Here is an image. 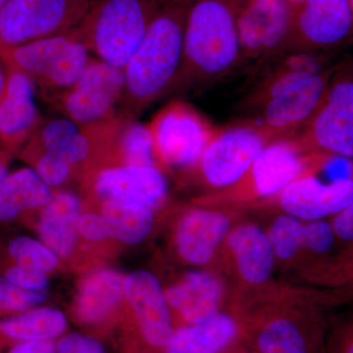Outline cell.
I'll use <instances>...</instances> for the list:
<instances>
[{
    "instance_id": "cell-12",
    "label": "cell",
    "mask_w": 353,
    "mask_h": 353,
    "mask_svg": "<svg viewBox=\"0 0 353 353\" xmlns=\"http://www.w3.org/2000/svg\"><path fill=\"white\" fill-rule=\"evenodd\" d=\"M292 22L289 0H236L241 61L260 62L287 52Z\"/></svg>"
},
{
    "instance_id": "cell-33",
    "label": "cell",
    "mask_w": 353,
    "mask_h": 353,
    "mask_svg": "<svg viewBox=\"0 0 353 353\" xmlns=\"http://www.w3.org/2000/svg\"><path fill=\"white\" fill-rule=\"evenodd\" d=\"M6 277L21 288L38 292H44L48 285L46 273L19 264L9 267Z\"/></svg>"
},
{
    "instance_id": "cell-6",
    "label": "cell",
    "mask_w": 353,
    "mask_h": 353,
    "mask_svg": "<svg viewBox=\"0 0 353 353\" xmlns=\"http://www.w3.org/2000/svg\"><path fill=\"white\" fill-rule=\"evenodd\" d=\"M162 170L196 173L202 154L217 130L196 109L174 101L148 123Z\"/></svg>"
},
{
    "instance_id": "cell-29",
    "label": "cell",
    "mask_w": 353,
    "mask_h": 353,
    "mask_svg": "<svg viewBox=\"0 0 353 353\" xmlns=\"http://www.w3.org/2000/svg\"><path fill=\"white\" fill-rule=\"evenodd\" d=\"M273 248L277 267L296 270L303 250L304 222L285 213L274 216L264 228Z\"/></svg>"
},
{
    "instance_id": "cell-14",
    "label": "cell",
    "mask_w": 353,
    "mask_h": 353,
    "mask_svg": "<svg viewBox=\"0 0 353 353\" xmlns=\"http://www.w3.org/2000/svg\"><path fill=\"white\" fill-rule=\"evenodd\" d=\"M353 12L350 0H303L294 14L287 52H319L350 37Z\"/></svg>"
},
{
    "instance_id": "cell-32",
    "label": "cell",
    "mask_w": 353,
    "mask_h": 353,
    "mask_svg": "<svg viewBox=\"0 0 353 353\" xmlns=\"http://www.w3.org/2000/svg\"><path fill=\"white\" fill-rule=\"evenodd\" d=\"M46 296V292L24 289L0 276V313L25 312L44 303Z\"/></svg>"
},
{
    "instance_id": "cell-20",
    "label": "cell",
    "mask_w": 353,
    "mask_h": 353,
    "mask_svg": "<svg viewBox=\"0 0 353 353\" xmlns=\"http://www.w3.org/2000/svg\"><path fill=\"white\" fill-rule=\"evenodd\" d=\"M6 72L0 97V148L14 153L22 150L43 119L32 81L15 70L6 68Z\"/></svg>"
},
{
    "instance_id": "cell-37",
    "label": "cell",
    "mask_w": 353,
    "mask_h": 353,
    "mask_svg": "<svg viewBox=\"0 0 353 353\" xmlns=\"http://www.w3.org/2000/svg\"><path fill=\"white\" fill-rule=\"evenodd\" d=\"M331 350L332 353H353V316L336 330Z\"/></svg>"
},
{
    "instance_id": "cell-16",
    "label": "cell",
    "mask_w": 353,
    "mask_h": 353,
    "mask_svg": "<svg viewBox=\"0 0 353 353\" xmlns=\"http://www.w3.org/2000/svg\"><path fill=\"white\" fill-rule=\"evenodd\" d=\"M164 294L171 313L182 322L181 326L206 321L233 301L231 288L217 269L185 272L164 289Z\"/></svg>"
},
{
    "instance_id": "cell-1",
    "label": "cell",
    "mask_w": 353,
    "mask_h": 353,
    "mask_svg": "<svg viewBox=\"0 0 353 353\" xmlns=\"http://www.w3.org/2000/svg\"><path fill=\"white\" fill-rule=\"evenodd\" d=\"M192 0H162L138 50L124 68L119 111L138 118L171 92L182 67L183 30Z\"/></svg>"
},
{
    "instance_id": "cell-21",
    "label": "cell",
    "mask_w": 353,
    "mask_h": 353,
    "mask_svg": "<svg viewBox=\"0 0 353 353\" xmlns=\"http://www.w3.org/2000/svg\"><path fill=\"white\" fill-rule=\"evenodd\" d=\"M20 152H48L61 158L88 176L94 157V143L88 126H79L68 118L43 119Z\"/></svg>"
},
{
    "instance_id": "cell-36",
    "label": "cell",
    "mask_w": 353,
    "mask_h": 353,
    "mask_svg": "<svg viewBox=\"0 0 353 353\" xmlns=\"http://www.w3.org/2000/svg\"><path fill=\"white\" fill-rule=\"evenodd\" d=\"M329 220L341 245L353 248V199L341 212Z\"/></svg>"
},
{
    "instance_id": "cell-13",
    "label": "cell",
    "mask_w": 353,
    "mask_h": 353,
    "mask_svg": "<svg viewBox=\"0 0 353 353\" xmlns=\"http://www.w3.org/2000/svg\"><path fill=\"white\" fill-rule=\"evenodd\" d=\"M310 152L353 158V81L330 83L324 101L297 137Z\"/></svg>"
},
{
    "instance_id": "cell-27",
    "label": "cell",
    "mask_w": 353,
    "mask_h": 353,
    "mask_svg": "<svg viewBox=\"0 0 353 353\" xmlns=\"http://www.w3.org/2000/svg\"><path fill=\"white\" fill-rule=\"evenodd\" d=\"M53 190L32 168L7 175L0 189V222H8L28 211L41 210L52 199Z\"/></svg>"
},
{
    "instance_id": "cell-28",
    "label": "cell",
    "mask_w": 353,
    "mask_h": 353,
    "mask_svg": "<svg viewBox=\"0 0 353 353\" xmlns=\"http://www.w3.org/2000/svg\"><path fill=\"white\" fill-rule=\"evenodd\" d=\"M101 202V213L110 229L111 238L127 245L143 243L152 233L155 212L152 209L129 202Z\"/></svg>"
},
{
    "instance_id": "cell-26",
    "label": "cell",
    "mask_w": 353,
    "mask_h": 353,
    "mask_svg": "<svg viewBox=\"0 0 353 353\" xmlns=\"http://www.w3.org/2000/svg\"><path fill=\"white\" fill-rule=\"evenodd\" d=\"M66 316L54 307H34L0 320V345L10 347L32 341H54L66 334Z\"/></svg>"
},
{
    "instance_id": "cell-10",
    "label": "cell",
    "mask_w": 353,
    "mask_h": 353,
    "mask_svg": "<svg viewBox=\"0 0 353 353\" xmlns=\"http://www.w3.org/2000/svg\"><path fill=\"white\" fill-rule=\"evenodd\" d=\"M90 6L92 0H8L0 11V43L18 46L66 34Z\"/></svg>"
},
{
    "instance_id": "cell-19",
    "label": "cell",
    "mask_w": 353,
    "mask_h": 353,
    "mask_svg": "<svg viewBox=\"0 0 353 353\" xmlns=\"http://www.w3.org/2000/svg\"><path fill=\"white\" fill-rule=\"evenodd\" d=\"M353 199V178L325 183L316 174L296 179L275 199L263 206L303 221L329 220L341 212Z\"/></svg>"
},
{
    "instance_id": "cell-34",
    "label": "cell",
    "mask_w": 353,
    "mask_h": 353,
    "mask_svg": "<svg viewBox=\"0 0 353 353\" xmlns=\"http://www.w3.org/2000/svg\"><path fill=\"white\" fill-rule=\"evenodd\" d=\"M57 353H106L101 341L80 333L64 334L57 341Z\"/></svg>"
},
{
    "instance_id": "cell-3",
    "label": "cell",
    "mask_w": 353,
    "mask_h": 353,
    "mask_svg": "<svg viewBox=\"0 0 353 353\" xmlns=\"http://www.w3.org/2000/svg\"><path fill=\"white\" fill-rule=\"evenodd\" d=\"M329 155L308 152L297 137L273 139L240 182L229 189L209 192L196 202L199 205L241 211L261 208L296 179L317 174Z\"/></svg>"
},
{
    "instance_id": "cell-15",
    "label": "cell",
    "mask_w": 353,
    "mask_h": 353,
    "mask_svg": "<svg viewBox=\"0 0 353 353\" xmlns=\"http://www.w3.org/2000/svg\"><path fill=\"white\" fill-rule=\"evenodd\" d=\"M124 296L131 307L132 326L143 347L164 353L173 336V316L164 289L150 272H132L124 281Z\"/></svg>"
},
{
    "instance_id": "cell-40",
    "label": "cell",
    "mask_w": 353,
    "mask_h": 353,
    "mask_svg": "<svg viewBox=\"0 0 353 353\" xmlns=\"http://www.w3.org/2000/svg\"><path fill=\"white\" fill-rule=\"evenodd\" d=\"M6 72L3 65L0 62V97L3 92L4 85H6Z\"/></svg>"
},
{
    "instance_id": "cell-7",
    "label": "cell",
    "mask_w": 353,
    "mask_h": 353,
    "mask_svg": "<svg viewBox=\"0 0 353 353\" xmlns=\"http://www.w3.org/2000/svg\"><path fill=\"white\" fill-rule=\"evenodd\" d=\"M276 267L264 228L243 218L239 221L223 243L217 265L231 288L232 303L273 285Z\"/></svg>"
},
{
    "instance_id": "cell-5",
    "label": "cell",
    "mask_w": 353,
    "mask_h": 353,
    "mask_svg": "<svg viewBox=\"0 0 353 353\" xmlns=\"http://www.w3.org/2000/svg\"><path fill=\"white\" fill-rule=\"evenodd\" d=\"M92 57L73 30L18 46L0 43L4 68L27 76L46 101L71 88Z\"/></svg>"
},
{
    "instance_id": "cell-35",
    "label": "cell",
    "mask_w": 353,
    "mask_h": 353,
    "mask_svg": "<svg viewBox=\"0 0 353 353\" xmlns=\"http://www.w3.org/2000/svg\"><path fill=\"white\" fill-rule=\"evenodd\" d=\"M79 236L92 243L111 238L108 221L101 213L88 212L81 215L78 222Z\"/></svg>"
},
{
    "instance_id": "cell-30",
    "label": "cell",
    "mask_w": 353,
    "mask_h": 353,
    "mask_svg": "<svg viewBox=\"0 0 353 353\" xmlns=\"http://www.w3.org/2000/svg\"><path fill=\"white\" fill-rule=\"evenodd\" d=\"M8 253L15 264L48 273L58 266L59 257L41 241L20 236L8 245Z\"/></svg>"
},
{
    "instance_id": "cell-23",
    "label": "cell",
    "mask_w": 353,
    "mask_h": 353,
    "mask_svg": "<svg viewBox=\"0 0 353 353\" xmlns=\"http://www.w3.org/2000/svg\"><path fill=\"white\" fill-rule=\"evenodd\" d=\"M41 211L38 233L41 243L60 259H67L78 241L80 199L69 190H53L52 199Z\"/></svg>"
},
{
    "instance_id": "cell-25",
    "label": "cell",
    "mask_w": 353,
    "mask_h": 353,
    "mask_svg": "<svg viewBox=\"0 0 353 353\" xmlns=\"http://www.w3.org/2000/svg\"><path fill=\"white\" fill-rule=\"evenodd\" d=\"M290 57L279 61L248 97L246 104L259 109L273 97L299 85L309 77L321 73L327 62L318 52H290Z\"/></svg>"
},
{
    "instance_id": "cell-22",
    "label": "cell",
    "mask_w": 353,
    "mask_h": 353,
    "mask_svg": "<svg viewBox=\"0 0 353 353\" xmlns=\"http://www.w3.org/2000/svg\"><path fill=\"white\" fill-rule=\"evenodd\" d=\"M125 277L113 269H99L81 283L74 301L73 317L83 326L108 321L124 296Z\"/></svg>"
},
{
    "instance_id": "cell-18",
    "label": "cell",
    "mask_w": 353,
    "mask_h": 353,
    "mask_svg": "<svg viewBox=\"0 0 353 353\" xmlns=\"http://www.w3.org/2000/svg\"><path fill=\"white\" fill-rule=\"evenodd\" d=\"M332 69L309 77L303 82L273 97L260 106L253 122L272 139L292 137L303 130L320 108L331 83Z\"/></svg>"
},
{
    "instance_id": "cell-31",
    "label": "cell",
    "mask_w": 353,
    "mask_h": 353,
    "mask_svg": "<svg viewBox=\"0 0 353 353\" xmlns=\"http://www.w3.org/2000/svg\"><path fill=\"white\" fill-rule=\"evenodd\" d=\"M20 157L32 165V168L51 190L62 187L77 171L63 159L50 153L20 152Z\"/></svg>"
},
{
    "instance_id": "cell-42",
    "label": "cell",
    "mask_w": 353,
    "mask_h": 353,
    "mask_svg": "<svg viewBox=\"0 0 353 353\" xmlns=\"http://www.w3.org/2000/svg\"><path fill=\"white\" fill-rule=\"evenodd\" d=\"M350 6H352V12H353V0H350Z\"/></svg>"
},
{
    "instance_id": "cell-8",
    "label": "cell",
    "mask_w": 353,
    "mask_h": 353,
    "mask_svg": "<svg viewBox=\"0 0 353 353\" xmlns=\"http://www.w3.org/2000/svg\"><path fill=\"white\" fill-rule=\"evenodd\" d=\"M124 88V69L92 57L71 88L46 102L79 126H90L119 113Z\"/></svg>"
},
{
    "instance_id": "cell-11",
    "label": "cell",
    "mask_w": 353,
    "mask_h": 353,
    "mask_svg": "<svg viewBox=\"0 0 353 353\" xmlns=\"http://www.w3.org/2000/svg\"><path fill=\"white\" fill-rule=\"evenodd\" d=\"M243 212L199 204L183 210L172 234L178 259L194 268L217 269L223 243Z\"/></svg>"
},
{
    "instance_id": "cell-24",
    "label": "cell",
    "mask_w": 353,
    "mask_h": 353,
    "mask_svg": "<svg viewBox=\"0 0 353 353\" xmlns=\"http://www.w3.org/2000/svg\"><path fill=\"white\" fill-rule=\"evenodd\" d=\"M240 330L236 314L222 311L206 321L175 328L164 353H220L238 339Z\"/></svg>"
},
{
    "instance_id": "cell-39",
    "label": "cell",
    "mask_w": 353,
    "mask_h": 353,
    "mask_svg": "<svg viewBox=\"0 0 353 353\" xmlns=\"http://www.w3.org/2000/svg\"><path fill=\"white\" fill-rule=\"evenodd\" d=\"M13 153L0 148V189L7 175H8V165Z\"/></svg>"
},
{
    "instance_id": "cell-4",
    "label": "cell",
    "mask_w": 353,
    "mask_h": 353,
    "mask_svg": "<svg viewBox=\"0 0 353 353\" xmlns=\"http://www.w3.org/2000/svg\"><path fill=\"white\" fill-rule=\"evenodd\" d=\"M162 0H92L73 30L90 54L124 69L138 50Z\"/></svg>"
},
{
    "instance_id": "cell-41",
    "label": "cell",
    "mask_w": 353,
    "mask_h": 353,
    "mask_svg": "<svg viewBox=\"0 0 353 353\" xmlns=\"http://www.w3.org/2000/svg\"><path fill=\"white\" fill-rule=\"evenodd\" d=\"M7 1H8V0H0V11L2 10V8L6 6Z\"/></svg>"
},
{
    "instance_id": "cell-9",
    "label": "cell",
    "mask_w": 353,
    "mask_h": 353,
    "mask_svg": "<svg viewBox=\"0 0 353 353\" xmlns=\"http://www.w3.org/2000/svg\"><path fill=\"white\" fill-rule=\"evenodd\" d=\"M272 141L253 122L217 130L202 154L196 173L210 192L229 189L240 182Z\"/></svg>"
},
{
    "instance_id": "cell-38",
    "label": "cell",
    "mask_w": 353,
    "mask_h": 353,
    "mask_svg": "<svg viewBox=\"0 0 353 353\" xmlns=\"http://www.w3.org/2000/svg\"><path fill=\"white\" fill-rule=\"evenodd\" d=\"M6 353H57V343L54 341H24L11 345Z\"/></svg>"
},
{
    "instance_id": "cell-2",
    "label": "cell",
    "mask_w": 353,
    "mask_h": 353,
    "mask_svg": "<svg viewBox=\"0 0 353 353\" xmlns=\"http://www.w3.org/2000/svg\"><path fill=\"white\" fill-rule=\"evenodd\" d=\"M241 61L236 0H192L183 30L182 67L171 92L212 82Z\"/></svg>"
},
{
    "instance_id": "cell-17",
    "label": "cell",
    "mask_w": 353,
    "mask_h": 353,
    "mask_svg": "<svg viewBox=\"0 0 353 353\" xmlns=\"http://www.w3.org/2000/svg\"><path fill=\"white\" fill-rule=\"evenodd\" d=\"M85 183L99 201L129 202L154 212L163 208L169 199L168 181L158 167H104Z\"/></svg>"
}]
</instances>
